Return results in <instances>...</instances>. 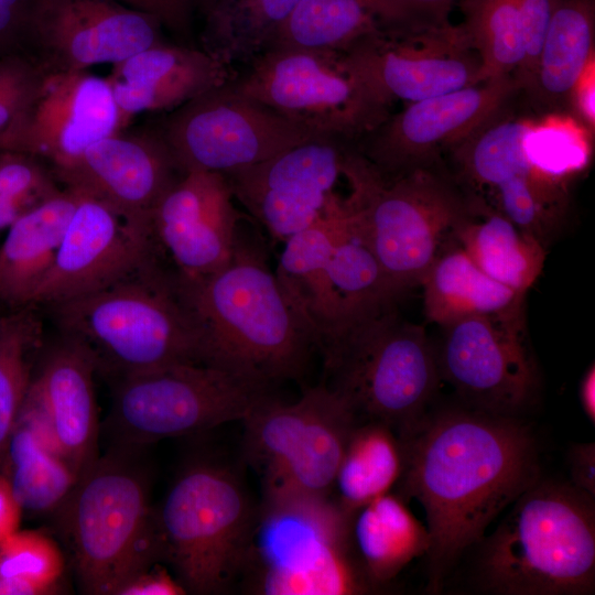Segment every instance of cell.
I'll return each mask as SVG.
<instances>
[{
  "instance_id": "11",
  "label": "cell",
  "mask_w": 595,
  "mask_h": 595,
  "mask_svg": "<svg viewBox=\"0 0 595 595\" xmlns=\"http://www.w3.org/2000/svg\"><path fill=\"white\" fill-rule=\"evenodd\" d=\"M228 83L316 136L357 141L390 115L343 52L269 50Z\"/></svg>"
},
{
  "instance_id": "15",
  "label": "cell",
  "mask_w": 595,
  "mask_h": 595,
  "mask_svg": "<svg viewBox=\"0 0 595 595\" xmlns=\"http://www.w3.org/2000/svg\"><path fill=\"white\" fill-rule=\"evenodd\" d=\"M517 93L515 78L505 76L407 104L355 145L383 177L441 166L443 152L453 150L502 111Z\"/></svg>"
},
{
  "instance_id": "16",
  "label": "cell",
  "mask_w": 595,
  "mask_h": 595,
  "mask_svg": "<svg viewBox=\"0 0 595 595\" xmlns=\"http://www.w3.org/2000/svg\"><path fill=\"white\" fill-rule=\"evenodd\" d=\"M354 142L315 137L225 177L234 198L271 238L284 242L320 219L338 196L335 185Z\"/></svg>"
},
{
  "instance_id": "41",
  "label": "cell",
  "mask_w": 595,
  "mask_h": 595,
  "mask_svg": "<svg viewBox=\"0 0 595 595\" xmlns=\"http://www.w3.org/2000/svg\"><path fill=\"white\" fill-rule=\"evenodd\" d=\"M43 158L21 151H0V236L23 214L61 191Z\"/></svg>"
},
{
  "instance_id": "35",
  "label": "cell",
  "mask_w": 595,
  "mask_h": 595,
  "mask_svg": "<svg viewBox=\"0 0 595 595\" xmlns=\"http://www.w3.org/2000/svg\"><path fill=\"white\" fill-rule=\"evenodd\" d=\"M345 203L346 214L328 262L331 283L343 316L338 328L350 320L396 304L399 299L346 199Z\"/></svg>"
},
{
  "instance_id": "7",
  "label": "cell",
  "mask_w": 595,
  "mask_h": 595,
  "mask_svg": "<svg viewBox=\"0 0 595 595\" xmlns=\"http://www.w3.org/2000/svg\"><path fill=\"white\" fill-rule=\"evenodd\" d=\"M345 197L360 230L400 298L420 282L469 214L472 201L441 166L383 177L349 148L343 170Z\"/></svg>"
},
{
  "instance_id": "45",
  "label": "cell",
  "mask_w": 595,
  "mask_h": 595,
  "mask_svg": "<svg viewBox=\"0 0 595 595\" xmlns=\"http://www.w3.org/2000/svg\"><path fill=\"white\" fill-rule=\"evenodd\" d=\"M33 3L34 0H0V56L28 54Z\"/></svg>"
},
{
  "instance_id": "40",
  "label": "cell",
  "mask_w": 595,
  "mask_h": 595,
  "mask_svg": "<svg viewBox=\"0 0 595 595\" xmlns=\"http://www.w3.org/2000/svg\"><path fill=\"white\" fill-rule=\"evenodd\" d=\"M46 72L24 53L0 56V151L24 152Z\"/></svg>"
},
{
  "instance_id": "8",
  "label": "cell",
  "mask_w": 595,
  "mask_h": 595,
  "mask_svg": "<svg viewBox=\"0 0 595 595\" xmlns=\"http://www.w3.org/2000/svg\"><path fill=\"white\" fill-rule=\"evenodd\" d=\"M351 517L332 496L263 494L240 574L257 594L344 595L377 591L355 554Z\"/></svg>"
},
{
  "instance_id": "38",
  "label": "cell",
  "mask_w": 595,
  "mask_h": 595,
  "mask_svg": "<svg viewBox=\"0 0 595 595\" xmlns=\"http://www.w3.org/2000/svg\"><path fill=\"white\" fill-rule=\"evenodd\" d=\"M313 404L312 387L294 403L271 396L257 403L244 423L245 458L263 476V485L283 468L301 439Z\"/></svg>"
},
{
  "instance_id": "17",
  "label": "cell",
  "mask_w": 595,
  "mask_h": 595,
  "mask_svg": "<svg viewBox=\"0 0 595 595\" xmlns=\"http://www.w3.org/2000/svg\"><path fill=\"white\" fill-rule=\"evenodd\" d=\"M78 192L77 206L34 306L51 307L87 295L159 263L150 221Z\"/></svg>"
},
{
  "instance_id": "28",
  "label": "cell",
  "mask_w": 595,
  "mask_h": 595,
  "mask_svg": "<svg viewBox=\"0 0 595 595\" xmlns=\"http://www.w3.org/2000/svg\"><path fill=\"white\" fill-rule=\"evenodd\" d=\"M470 199L469 214L451 238L484 273L526 295L543 270L547 248L480 199Z\"/></svg>"
},
{
  "instance_id": "3",
  "label": "cell",
  "mask_w": 595,
  "mask_h": 595,
  "mask_svg": "<svg viewBox=\"0 0 595 595\" xmlns=\"http://www.w3.org/2000/svg\"><path fill=\"white\" fill-rule=\"evenodd\" d=\"M594 497L571 483L538 479L478 543V588L498 595L593 594Z\"/></svg>"
},
{
  "instance_id": "31",
  "label": "cell",
  "mask_w": 595,
  "mask_h": 595,
  "mask_svg": "<svg viewBox=\"0 0 595 595\" xmlns=\"http://www.w3.org/2000/svg\"><path fill=\"white\" fill-rule=\"evenodd\" d=\"M387 28H400L380 0H300L266 51L345 52Z\"/></svg>"
},
{
  "instance_id": "24",
  "label": "cell",
  "mask_w": 595,
  "mask_h": 595,
  "mask_svg": "<svg viewBox=\"0 0 595 595\" xmlns=\"http://www.w3.org/2000/svg\"><path fill=\"white\" fill-rule=\"evenodd\" d=\"M345 214V197L338 195L320 219L283 242L274 271L283 293L311 331L316 350L343 320L328 262Z\"/></svg>"
},
{
  "instance_id": "29",
  "label": "cell",
  "mask_w": 595,
  "mask_h": 595,
  "mask_svg": "<svg viewBox=\"0 0 595 595\" xmlns=\"http://www.w3.org/2000/svg\"><path fill=\"white\" fill-rule=\"evenodd\" d=\"M420 285L430 323L445 326L472 316H497L524 310V296L484 273L451 238Z\"/></svg>"
},
{
  "instance_id": "18",
  "label": "cell",
  "mask_w": 595,
  "mask_h": 595,
  "mask_svg": "<svg viewBox=\"0 0 595 595\" xmlns=\"http://www.w3.org/2000/svg\"><path fill=\"white\" fill-rule=\"evenodd\" d=\"M166 41L154 17L119 0H34L28 54L51 75L113 65Z\"/></svg>"
},
{
  "instance_id": "37",
  "label": "cell",
  "mask_w": 595,
  "mask_h": 595,
  "mask_svg": "<svg viewBox=\"0 0 595 595\" xmlns=\"http://www.w3.org/2000/svg\"><path fill=\"white\" fill-rule=\"evenodd\" d=\"M457 6L480 58V80L515 77L523 54L522 0H458Z\"/></svg>"
},
{
  "instance_id": "46",
  "label": "cell",
  "mask_w": 595,
  "mask_h": 595,
  "mask_svg": "<svg viewBox=\"0 0 595 595\" xmlns=\"http://www.w3.org/2000/svg\"><path fill=\"white\" fill-rule=\"evenodd\" d=\"M571 484L595 496V443H575L567 453Z\"/></svg>"
},
{
  "instance_id": "43",
  "label": "cell",
  "mask_w": 595,
  "mask_h": 595,
  "mask_svg": "<svg viewBox=\"0 0 595 595\" xmlns=\"http://www.w3.org/2000/svg\"><path fill=\"white\" fill-rule=\"evenodd\" d=\"M122 3L154 17L170 39L178 44L198 46L195 37V19L204 15L214 0H119Z\"/></svg>"
},
{
  "instance_id": "22",
  "label": "cell",
  "mask_w": 595,
  "mask_h": 595,
  "mask_svg": "<svg viewBox=\"0 0 595 595\" xmlns=\"http://www.w3.org/2000/svg\"><path fill=\"white\" fill-rule=\"evenodd\" d=\"M235 74L199 46L166 41L113 64L106 79L123 130L137 115L170 111Z\"/></svg>"
},
{
  "instance_id": "19",
  "label": "cell",
  "mask_w": 595,
  "mask_h": 595,
  "mask_svg": "<svg viewBox=\"0 0 595 595\" xmlns=\"http://www.w3.org/2000/svg\"><path fill=\"white\" fill-rule=\"evenodd\" d=\"M95 358L78 338L60 332L43 344L20 412L31 415L76 479L98 457Z\"/></svg>"
},
{
  "instance_id": "23",
  "label": "cell",
  "mask_w": 595,
  "mask_h": 595,
  "mask_svg": "<svg viewBox=\"0 0 595 595\" xmlns=\"http://www.w3.org/2000/svg\"><path fill=\"white\" fill-rule=\"evenodd\" d=\"M119 130V111L106 78L88 71L51 74L36 102L24 152L56 167Z\"/></svg>"
},
{
  "instance_id": "39",
  "label": "cell",
  "mask_w": 595,
  "mask_h": 595,
  "mask_svg": "<svg viewBox=\"0 0 595 595\" xmlns=\"http://www.w3.org/2000/svg\"><path fill=\"white\" fill-rule=\"evenodd\" d=\"M587 130L564 112L530 120L523 138L526 153L542 172L570 183L591 159Z\"/></svg>"
},
{
  "instance_id": "36",
  "label": "cell",
  "mask_w": 595,
  "mask_h": 595,
  "mask_svg": "<svg viewBox=\"0 0 595 595\" xmlns=\"http://www.w3.org/2000/svg\"><path fill=\"white\" fill-rule=\"evenodd\" d=\"M42 326L34 305L0 318V468L44 344Z\"/></svg>"
},
{
  "instance_id": "5",
  "label": "cell",
  "mask_w": 595,
  "mask_h": 595,
  "mask_svg": "<svg viewBox=\"0 0 595 595\" xmlns=\"http://www.w3.org/2000/svg\"><path fill=\"white\" fill-rule=\"evenodd\" d=\"M134 450L98 455L53 511L86 594L119 595L161 560L149 479Z\"/></svg>"
},
{
  "instance_id": "32",
  "label": "cell",
  "mask_w": 595,
  "mask_h": 595,
  "mask_svg": "<svg viewBox=\"0 0 595 595\" xmlns=\"http://www.w3.org/2000/svg\"><path fill=\"white\" fill-rule=\"evenodd\" d=\"M1 473L8 478L23 511H54L76 482L42 426L20 412L10 435Z\"/></svg>"
},
{
  "instance_id": "44",
  "label": "cell",
  "mask_w": 595,
  "mask_h": 595,
  "mask_svg": "<svg viewBox=\"0 0 595 595\" xmlns=\"http://www.w3.org/2000/svg\"><path fill=\"white\" fill-rule=\"evenodd\" d=\"M399 26L420 29L450 22L458 0H380Z\"/></svg>"
},
{
  "instance_id": "48",
  "label": "cell",
  "mask_w": 595,
  "mask_h": 595,
  "mask_svg": "<svg viewBox=\"0 0 595 595\" xmlns=\"http://www.w3.org/2000/svg\"><path fill=\"white\" fill-rule=\"evenodd\" d=\"M594 96L595 65L594 60H592L578 78L570 100V106L578 116V119L592 132L595 127Z\"/></svg>"
},
{
  "instance_id": "49",
  "label": "cell",
  "mask_w": 595,
  "mask_h": 595,
  "mask_svg": "<svg viewBox=\"0 0 595 595\" xmlns=\"http://www.w3.org/2000/svg\"><path fill=\"white\" fill-rule=\"evenodd\" d=\"M22 512L8 478L0 473V543L19 530Z\"/></svg>"
},
{
  "instance_id": "50",
  "label": "cell",
  "mask_w": 595,
  "mask_h": 595,
  "mask_svg": "<svg viewBox=\"0 0 595 595\" xmlns=\"http://www.w3.org/2000/svg\"><path fill=\"white\" fill-rule=\"evenodd\" d=\"M581 407L588 421L595 423V367L592 364L584 372L578 388Z\"/></svg>"
},
{
  "instance_id": "30",
  "label": "cell",
  "mask_w": 595,
  "mask_h": 595,
  "mask_svg": "<svg viewBox=\"0 0 595 595\" xmlns=\"http://www.w3.org/2000/svg\"><path fill=\"white\" fill-rule=\"evenodd\" d=\"M350 536L357 560L377 591L411 561L426 555L431 542L426 526L401 497L389 493L353 513Z\"/></svg>"
},
{
  "instance_id": "42",
  "label": "cell",
  "mask_w": 595,
  "mask_h": 595,
  "mask_svg": "<svg viewBox=\"0 0 595 595\" xmlns=\"http://www.w3.org/2000/svg\"><path fill=\"white\" fill-rule=\"evenodd\" d=\"M64 571L57 543L36 530H17L0 543V577L28 582L51 594Z\"/></svg>"
},
{
  "instance_id": "14",
  "label": "cell",
  "mask_w": 595,
  "mask_h": 595,
  "mask_svg": "<svg viewBox=\"0 0 595 595\" xmlns=\"http://www.w3.org/2000/svg\"><path fill=\"white\" fill-rule=\"evenodd\" d=\"M378 100L415 102L480 80V58L461 24L387 28L343 52Z\"/></svg>"
},
{
  "instance_id": "21",
  "label": "cell",
  "mask_w": 595,
  "mask_h": 595,
  "mask_svg": "<svg viewBox=\"0 0 595 595\" xmlns=\"http://www.w3.org/2000/svg\"><path fill=\"white\" fill-rule=\"evenodd\" d=\"M52 169L63 186L150 223L160 198L184 173L151 122L119 130Z\"/></svg>"
},
{
  "instance_id": "20",
  "label": "cell",
  "mask_w": 595,
  "mask_h": 595,
  "mask_svg": "<svg viewBox=\"0 0 595 595\" xmlns=\"http://www.w3.org/2000/svg\"><path fill=\"white\" fill-rule=\"evenodd\" d=\"M225 175L184 172L151 214L158 250L169 255L181 280L202 279L231 259L240 232V213Z\"/></svg>"
},
{
  "instance_id": "47",
  "label": "cell",
  "mask_w": 595,
  "mask_h": 595,
  "mask_svg": "<svg viewBox=\"0 0 595 595\" xmlns=\"http://www.w3.org/2000/svg\"><path fill=\"white\" fill-rule=\"evenodd\" d=\"M186 591L180 582L162 570L151 566L130 581L119 595H180Z\"/></svg>"
},
{
  "instance_id": "12",
  "label": "cell",
  "mask_w": 595,
  "mask_h": 595,
  "mask_svg": "<svg viewBox=\"0 0 595 595\" xmlns=\"http://www.w3.org/2000/svg\"><path fill=\"white\" fill-rule=\"evenodd\" d=\"M228 82L150 121L182 172L225 175L320 137L237 93Z\"/></svg>"
},
{
  "instance_id": "34",
  "label": "cell",
  "mask_w": 595,
  "mask_h": 595,
  "mask_svg": "<svg viewBox=\"0 0 595 595\" xmlns=\"http://www.w3.org/2000/svg\"><path fill=\"white\" fill-rule=\"evenodd\" d=\"M300 0H214L205 12L198 46L234 67L263 53Z\"/></svg>"
},
{
  "instance_id": "13",
  "label": "cell",
  "mask_w": 595,
  "mask_h": 595,
  "mask_svg": "<svg viewBox=\"0 0 595 595\" xmlns=\"http://www.w3.org/2000/svg\"><path fill=\"white\" fill-rule=\"evenodd\" d=\"M441 328L442 340L435 346L440 376L464 407L520 416L536 401L540 375L524 310L466 317Z\"/></svg>"
},
{
  "instance_id": "10",
  "label": "cell",
  "mask_w": 595,
  "mask_h": 595,
  "mask_svg": "<svg viewBox=\"0 0 595 595\" xmlns=\"http://www.w3.org/2000/svg\"><path fill=\"white\" fill-rule=\"evenodd\" d=\"M107 428L116 446L140 447L166 437L242 421L271 389L207 364H177L113 382Z\"/></svg>"
},
{
  "instance_id": "4",
  "label": "cell",
  "mask_w": 595,
  "mask_h": 595,
  "mask_svg": "<svg viewBox=\"0 0 595 595\" xmlns=\"http://www.w3.org/2000/svg\"><path fill=\"white\" fill-rule=\"evenodd\" d=\"M51 309L60 332L84 343L97 372L113 382L171 365L207 364L176 274L159 263Z\"/></svg>"
},
{
  "instance_id": "27",
  "label": "cell",
  "mask_w": 595,
  "mask_h": 595,
  "mask_svg": "<svg viewBox=\"0 0 595 595\" xmlns=\"http://www.w3.org/2000/svg\"><path fill=\"white\" fill-rule=\"evenodd\" d=\"M595 0H555L536 71L524 91L545 113L564 112L594 60Z\"/></svg>"
},
{
  "instance_id": "9",
  "label": "cell",
  "mask_w": 595,
  "mask_h": 595,
  "mask_svg": "<svg viewBox=\"0 0 595 595\" xmlns=\"http://www.w3.org/2000/svg\"><path fill=\"white\" fill-rule=\"evenodd\" d=\"M255 515L229 467L192 463L155 512L161 560L171 564L186 593L226 592L241 573Z\"/></svg>"
},
{
  "instance_id": "2",
  "label": "cell",
  "mask_w": 595,
  "mask_h": 595,
  "mask_svg": "<svg viewBox=\"0 0 595 595\" xmlns=\"http://www.w3.org/2000/svg\"><path fill=\"white\" fill-rule=\"evenodd\" d=\"M177 285L201 329L208 365L270 389L303 376L315 340L261 245L239 232L224 268L193 281L177 277Z\"/></svg>"
},
{
  "instance_id": "25",
  "label": "cell",
  "mask_w": 595,
  "mask_h": 595,
  "mask_svg": "<svg viewBox=\"0 0 595 595\" xmlns=\"http://www.w3.org/2000/svg\"><path fill=\"white\" fill-rule=\"evenodd\" d=\"M79 192L63 186L20 216L0 244V300L14 309L32 305L61 247Z\"/></svg>"
},
{
  "instance_id": "1",
  "label": "cell",
  "mask_w": 595,
  "mask_h": 595,
  "mask_svg": "<svg viewBox=\"0 0 595 595\" xmlns=\"http://www.w3.org/2000/svg\"><path fill=\"white\" fill-rule=\"evenodd\" d=\"M401 443L400 490L424 508L428 589L436 593L491 521L540 479L537 441L520 416L462 405L428 412Z\"/></svg>"
},
{
  "instance_id": "33",
  "label": "cell",
  "mask_w": 595,
  "mask_h": 595,
  "mask_svg": "<svg viewBox=\"0 0 595 595\" xmlns=\"http://www.w3.org/2000/svg\"><path fill=\"white\" fill-rule=\"evenodd\" d=\"M402 469L403 447L397 434L379 422H359L349 435L339 463L333 499L353 515L361 506L389 493Z\"/></svg>"
},
{
  "instance_id": "26",
  "label": "cell",
  "mask_w": 595,
  "mask_h": 595,
  "mask_svg": "<svg viewBox=\"0 0 595 595\" xmlns=\"http://www.w3.org/2000/svg\"><path fill=\"white\" fill-rule=\"evenodd\" d=\"M313 404L304 432L264 494L331 496L353 429L359 423L347 401L325 382L312 387Z\"/></svg>"
},
{
  "instance_id": "6",
  "label": "cell",
  "mask_w": 595,
  "mask_h": 595,
  "mask_svg": "<svg viewBox=\"0 0 595 595\" xmlns=\"http://www.w3.org/2000/svg\"><path fill=\"white\" fill-rule=\"evenodd\" d=\"M328 385L359 422L389 426L402 441L422 422L441 380L424 326L388 305L344 323L320 348Z\"/></svg>"
}]
</instances>
